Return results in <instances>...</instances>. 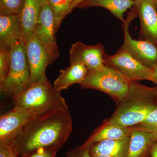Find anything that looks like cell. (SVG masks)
<instances>
[{
	"instance_id": "26",
	"label": "cell",
	"mask_w": 157,
	"mask_h": 157,
	"mask_svg": "<svg viewBox=\"0 0 157 157\" xmlns=\"http://www.w3.org/2000/svg\"><path fill=\"white\" fill-rule=\"evenodd\" d=\"M65 157H92L90 151V147L82 148L79 146L73 148L66 153Z\"/></svg>"
},
{
	"instance_id": "25",
	"label": "cell",
	"mask_w": 157,
	"mask_h": 157,
	"mask_svg": "<svg viewBox=\"0 0 157 157\" xmlns=\"http://www.w3.org/2000/svg\"><path fill=\"white\" fill-rule=\"evenodd\" d=\"M0 157H20L15 151L12 142L0 143Z\"/></svg>"
},
{
	"instance_id": "9",
	"label": "cell",
	"mask_w": 157,
	"mask_h": 157,
	"mask_svg": "<svg viewBox=\"0 0 157 157\" xmlns=\"http://www.w3.org/2000/svg\"><path fill=\"white\" fill-rule=\"evenodd\" d=\"M38 113L17 106L0 117V143L12 142L21 129Z\"/></svg>"
},
{
	"instance_id": "5",
	"label": "cell",
	"mask_w": 157,
	"mask_h": 157,
	"mask_svg": "<svg viewBox=\"0 0 157 157\" xmlns=\"http://www.w3.org/2000/svg\"><path fill=\"white\" fill-rule=\"evenodd\" d=\"M10 52V69L6 80L0 85V90L4 95L13 97L28 88L31 81L25 43L22 38L12 46Z\"/></svg>"
},
{
	"instance_id": "19",
	"label": "cell",
	"mask_w": 157,
	"mask_h": 157,
	"mask_svg": "<svg viewBox=\"0 0 157 157\" xmlns=\"http://www.w3.org/2000/svg\"><path fill=\"white\" fill-rule=\"evenodd\" d=\"M135 0H83L76 8L86 9L100 7L110 11L114 17L124 22V14L134 6Z\"/></svg>"
},
{
	"instance_id": "29",
	"label": "cell",
	"mask_w": 157,
	"mask_h": 157,
	"mask_svg": "<svg viewBox=\"0 0 157 157\" xmlns=\"http://www.w3.org/2000/svg\"><path fill=\"white\" fill-rule=\"evenodd\" d=\"M83 1V0H74V2L70 7V10H69V12H68V14H70L73 11V9L76 8L78 4Z\"/></svg>"
},
{
	"instance_id": "31",
	"label": "cell",
	"mask_w": 157,
	"mask_h": 157,
	"mask_svg": "<svg viewBox=\"0 0 157 157\" xmlns=\"http://www.w3.org/2000/svg\"><path fill=\"white\" fill-rule=\"evenodd\" d=\"M154 3V5L155 8L157 12V0H153Z\"/></svg>"
},
{
	"instance_id": "20",
	"label": "cell",
	"mask_w": 157,
	"mask_h": 157,
	"mask_svg": "<svg viewBox=\"0 0 157 157\" xmlns=\"http://www.w3.org/2000/svg\"><path fill=\"white\" fill-rule=\"evenodd\" d=\"M53 10L56 32L58 30L62 21L68 14L74 0H46Z\"/></svg>"
},
{
	"instance_id": "23",
	"label": "cell",
	"mask_w": 157,
	"mask_h": 157,
	"mask_svg": "<svg viewBox=\"0 0 157 157\" xmlns=\"http://www.w3.org/2000/svg\"><path fill=\"white\" fill-rule=\"evenodd\" d=\"M134 127L144 132H157V108L150 113L143 121Z\"/></svg>"
},
{
	"instance_id": "11",
	"label": "cell",
	"mask_w": 157,
	"mask_h": 157,
	"mask_svg": "<svg viewBox=\"0 0 157 157\" xmlns=\"http://www.w3.org/2000/svg\"><path fill=\"white\" fill-rule=\"evenodd\" d=\"M25 46L31 83L47 78L46 68L52 63L45 48L35 36L26 42Z\"/></svg>"
},
{
	"instance_id": "33",
	"label": "cell",
	"mask_w": 157,
	"mask_h": 157,
	"mask_svg": "<svg viewBox=\"0 0 157 157\" xmlns=\"http://www.w3.org/2000/svg\"></svg>"
},
{
	"instance_id": "4",
	"label": "cell",
	"mask_w": 157,
	"mask_h": 157,
	"mask_svg": "<svg viewBox=\"0 0 157 157\" xmlns=\"http://www.w3.org/2000/svg\"><path fill=\"white\" fill-rule=\"evenodd\" d=\"M132 82L114 69L105 64L98 70H88L82 87L103 92L120 102L128 95Z\"/></svg>"
},
{
	"instance_id": "2",
	"label": "cell",
	"mask_w": 157,
	"mask_h": 157,
	"mask_svg": "<svg viewBox=\"0 0 157 157\" xmlns=\"http://www.w3.org/2000/svg\"><path fill=\"white\" fill-rule=\"evenodd\" d=\"M156 88L132 82L128 95L120 102L113 115L103 125L132 127L140 123L157 108Z\"/></svg>"
},
{
	"instance_id": "17",
	"label": "cell",
	"mask_w": 157,
	"mask_h": 157,
	"mask_svg": "<svg viewBox=\"0 0 157 157\" xmlns=\"http://www.w3.org/2000/svg\"><path fill=\"white\" fill-rule=\"evenodd\" d=\"M132 127L102 125L96 129L81 147H89L93 144L106 140H120L131 136Z\"/></svg>"
},
{
	"instance_id": "3",
	"label": "cell",
	"mask_w": 157,
	"mask_h": 157,
	"mask_svg": "<svg viewBox=\"0 0 157 157\" xmlns=\"http://www.w3.org/2000/svg\"><path fill=\"white\" fill-rule=\"evenodd\" d=\"M14 106L28 109L38 114L55 109L68 108L61 92L46 78L31 83L26 89L12 97Z\"/></svg>"
},
{
	"instance_id": "10",
	"label": "cell",
	"mask_w": 157,
	"mask_h": 157,
	"mask_svg": "<svg viewBox=\"0 0 157 157\" xmlns=\"http://www.w3.org/2000/svg\"><path fill=\"white\" fill-rule=\"evenodd\" d=\"M70 63H79L88 70H98L105 65V49L101 44L89 45L78 42L72 45L70 50Z\"/></svg>"
},
{
	"instance_id": "18",
	"label": "cell",
	"mask_w": 157,
	"mask_h": 157,
	"mask_svg": "<svg viewBox=\"0 0 157 157\" xmlns=\"http://www.w3.org/2000/svg\"><path fill=\"white\" fill-rule=\"evenodd\" d=\"M130 137L120 140H106L89 147L90 154L105 155L113 157H127Z\"/></svg>"
},
{
	"instance_id": "34",
	"label": "cell",
	"mask_w": 157,
	"mask_h": 157,
	"mask_svg": "<svg viewBox=\"0 0 157 157\" xmlns=\"http://www.w3.org/2000/svg\"><path fill=\"white\" fill-rule=\"evenodd\" d=\"M135 1H136V0H135Z\"/></svg>"
},
{
	"instance_id": "16",
	"label": "cell",
	"mask_w": 157,
	"mask_h": 157,
	"mask_svg": "<svg viewBox=\"0 0 157 157\" xmlns=\"http://www.w3.org/2000/svg\"><path fill=\"white\" fill-rule=\"evenodd\" d=\"M88 68L79 63H70L69 67L60 71L57 78L54 82L55 88L61 92L74 84H80L87 74Z\"/></svg>"
},
{
	"instance_id": "7",
	"label": "cell",
	"mask_w": 157,
	"mask_h": 157,
	"mask_svg": "<svg viewBox=\"0 0 157 157\" xmlns=\"http://www.w3.org/2000/svg\"><path fill=\"white\" fill-rule=\"evenodd\" d=\"M104 61L105 64L117 70L130 81H152L153 69L142 64L121 48L113 55L105 54Z\"/></svg>"
},
{
	"instance_id": "1",
	"label": "cell",
	"mask_w": 157,
	"mask_h": 157,
	"mask_svg": "<svg viewBox=\"0 0 157 157\" xmlns=\"http://www.w3.org/2000/svg\"><path fill=\"white\" fill-rule=\"evenodd\" d=\"M73 128L68 108L55 109L36 116L21 129L12 141L17 154L25 156L40 148L60 149Z\"/></svg>"
},
{
	"instance_id": "27",
	"label": "cell",
	"mask_w": 157,
	"mask_h": 157,
	"mask_svg": "<svg viewBox=\"0 0 157 157\" xmlns=\"http://www.w3.org/2000/svg\"><path fill=\"white\" fill-rule=\"evenodd\" d=\"M151 157H157V140L152 145L150 152Z\"/></svg>"
},
{
	"instance_id": "24",
	"label": "cell",
	"mask_w": 157,
	"mask_h": 157,
	"mask_svg": "<svg viewBox=\"0 0 157 157\" xmlns=\"http://www.w3.org/2000/svg\"><path fill=\"white\" fill-rule=\"evenodd\" d=\"M59 150L55 147L40 148L23 157H56Z\"/></svg>"
},
{
	"instance_id": "32",
	"label": "cell",
	"mask_w": 157,
	"mask_h": 157,
	"mask_svg": "<svg viewBox=\"0 0 157 157\" xmlns=\"http://www.w3.org/2000/svg\"><path fill=\"white\" fill-rule=\"evenodd\" d=\"M156 89V94H155V102L157 106V87Z\"/></svg>"
},
{
	"instance_id": "8",
	"label": "cell",
	"mask_w": 157,
	"mask_h": 157,
	"mask_svg": "<svg viewBox=\"0 0 157 157\" xmlns=\"http://www.w3.org/2000/svg\"><path fill=\"white\" fill-rule=\"evenodd\" d=\"M53 10L47 2L41 8L35 28V36L47 52L52 64L59 56Z\"/></svg>"
},
{
	"instance_id": "28",
	"label": "cell",
	"mask_w": 157,
	"mask_h": 157,
	"mask_svg": "<svg viewBox=\"0 0 157 157\" xmlns=\"http://www.w3.org/2000/svg\"><path fill=\"white\" fill-rule=\"evenodd\" d=\"M157 87V66L153 69V75L152 81Z\"/></svg>"
},
{
	"instance_id": "15",
	"label": "cell",
	"mask_w": 157,
	"mask_h": 157,
	"mask_svg": "<svg viewBox=\"0 0 157 157\" xmlns=\"http://www.w3.org/2000/svg\"><path fill=\"white\" fill-rule=\"evenodd\" d=\"M21 38L18 15H0V48L10 50Z\"/></svg>"
},
{
	"instance_id": "21",
	"label": "cell",
	"mask_w": 157,
	"mask_h": 157,
	"mask_svg": "<svg viewBox=\"0 0 157 157\" xmlns=\"http://www.w3.org/2000/svg\"><path fill=\"white\" fill-rule=\"evenodd\" d=\"M25 0H0V15H18Z\"/></svg>"
},
{
	"instance_id": "13",
	"label": "cell",
	"mask_w": 157,
	"mask_h": 157,
	"mask_svg": "<svg viewBox=\"0 0 157 157\" xmlns=\"http://www.w3.org/2000/svg\"><path fill=\"white\" fill-rule=\"evenodd\" d=\"M46 0H25L18 20L21 38L25 43L35 36V30L41 8Z\"/></svg>"
},
{
	"instance_id": "30",
	"label": "cell",
	"mask_w": 157,
	"mask_h": 157,
	"mask_svg": "<svg viewBox=\"0 0 157 157\" xmlns=\"http://www.w3.org/2000/svg\"><path fill=\"white\" fill-rule=\"evenodd\" d=\"M91 156L92 157H113L110 156L105 155H91Z\"/></svg>"
},
{
	"instance_id": "14",
	"label": "cell",
	"mask_w": 157,
	"mask_h": 157,
	"mask_svg": "<svg viewBox=\"0 0 157 157\" xmlns=\"http://www.w3.org/2000/svg\"><path fill=\"white\" fill-rule=\"evenodd\" d=\"M157 140V132H144L132 127L127 157H148Z\"/></svg>"
},
{
	"instance_id": "6",
	"label": "cell",
	"mask_w": 157,
	"mask_h": 157,
	"mask_svg": "<svg viewBox=\"0 0 157 157\" xmlns=\"http://www.w3.org/2000/svg\"><path fill=\"white\" fill-rule=\"evenodd\" d=\"M137 15L136 10H134L123 22L124 41L121 48L128 52L142 64L153 69L157 66V45L147 40L133 39L129 33L130 23Z\"/></svg>"
},
{
	"instance_id": "12",
	"label": "cell",
	"mask_w": 157,
	"mask_h": 157,
	"mask_svg": "<svg viewBox=\"0 0 157 157\" xmlns=\"http://www.w3.org/2000/svg\"><path fill=\"white\" fill-rule=\"evenodd\" d=\"M134 8L140 20V35L157 45V12L153 0H136Z\"/></svg>"
},
{
	"instance_id": "22",
	"label": "cell",
	"mask_w": 157,
	"mask_h": 157,
	"mask_svg": "<svg viewBox=\"0 0 157 157\" xmlns=\"http://www.w3.org/2000/svg\"><path fill=\"white\" fill-rule=\"evenodd\" d=\"M11 63L10 50L0 48V85L6 80Z\"/></svg>"
}]
</instances>
